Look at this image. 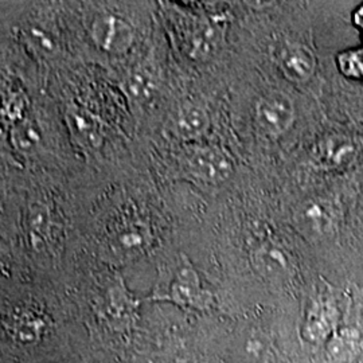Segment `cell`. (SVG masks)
<instances>
[{"instance_id":"cell-1","label":"cell","mask_w":363,"mask_h":363,"mask_svg":"<svg viewBox=\"0 0 363 363\" xmlns=\"http://www.w3.org/2000/svg\"><path fill=\"white\" fill-rule=\"evenodd\" d=\"M85 62L111 70L142 52L159 26L156 0H61Z\"/></svg>"},{"instance_id":"cell-2","label":"cell","mask_w":363,"mask_h":363,"mask_svg":"<svg viewBox=\"0 0 363 363\" xmlns=\"http://www.w3.org/2000/svg\"><path fill=\"white\" fill-rule=\"evenodd\" d=\"M157 18L178 70L190 78L220 77L233 26L232 10H184L169 0L157 3Z\"/></svg>"},{"instance_id":"cell-3","label":"cell","mask_w":363,"mask_h":363,"mask_svg":"<svg viewBox=\"0 0 363 363\" xmlns=\"http://www.w3.org/2000/svg\"><path fill=\"white\" fill-rule=\"evenodd\" d=\"M269 58L279 76L292 85H307L318 70L311 45L294 35H281L269 45Z\"/></svg>"},{"instance_id":"cell-4","label":"cell","mask_w":363,"mask_h":363,"mask_svg":"<svg viewBox=\"0 0 363 363\" xmlns=\"http://www.w3.org/2000/svg\"><path fill=\"white\" fill-rule=\"evenodd\" d=\"M169 135L183 143L202 142L211 130V111L202 94L186 93L178 99L166 118Z\"/></svg>"},{"instance_id":"cell-5","label":"cell","mask_w":363,"mask_h":363,"mask_svg":"<svg viewBox=\"0 0 363 363\" xmlns=\"http://www.w3.org/2000/svg\"><path fill=\"white\" fill-rule=\"evenodd\" d=\"M179 166L190 178L208 184H220L234 172L232 156L214 144H187L179 156Z\"/></svg>"},{"instance_id":"cell-6","label":"cell","mask_w":363,"mask_h":363,"mask_svg":"<svg viewBox=\"0 0 363 363\" xmlns=\"http://www.w3.org/2000/svg\"><path fill=\"white\" fill-rule=\"evenodd\" d=\"M253 116L262 135L269 139H279L292 128L296 120V105L286 91L269 88L259 93Z\"/></svg>"},{"instance_id":"cell-7","label":"cell","mask_w":363,"mask_h":363,"mask_svg":"<svg viewBox=\"0 0 363 363\" xmlns=\"http://www.w3.org/2000/svg\"><path fill=\"white\" fill-rule=\"evenodd\" d=\"M298 228L311 237H320L334 228L335 213L325 201H310L298 208L296 214Z\"/></svg>"},{"instance_id":"cell-8","label":"cell","mask_w":363,"mask_h":363,"mask_svg":"<svg viewBox=\"0 0 363 363\" xmlns=\"http://www.w3.org/2000/svg\"><path fill=\"white\" fill-rule=\"evenodd\" d=\"M255 268L267 279H283L291 271V259L283 247L268 244L256 250L253 256Z\"/></svg>"},{"instance_id":"cell-9","label":"cell","mask_w":363,"mask_h":363,"mask_svg":"<svg viewBox=\"0 0 363 363\" xmlns=\"http://www.w3.org/2000/svg\"><path fill=\"white\" fill-rule=\"evenodd\" d=\"M10 139L18 152L23 155L37 154L43 142V132L38 120L26 117L16 121L10 132Z\"/></svg>"},{"instance_id":"cell-10","label":"cell","mask_w":363,"mask_h":363,"mask_svg":"<svg viewBox=\"0 0 363 363\" xmlns=\"http://www.w3.org/2000/svg\"><path fill=\"white\" fill-rule=\"evenodd\" d=\"M337 67L343 77L352 81H363V46L339 52Z\"/></svg>"},{"instance_id":"cell-11","label":"cell","mask_w":363,"mask_h":363,"mask_svg":"<svg viewBox=\"0 0 363 363\" xmlns=\"http://www.w3.org/2000/svg\"><path fill=\"white\" fill-rule=\"evenodd\" d=\"M233 13H265L280 7L284 0H226Z\"/></svg>"},{"instance_id":"cell-12","label":"cell","mask_w":363,"mask_h":363,"mask_svg":"<svg viewBox=\"0 0 363 363\" xmlns=\"http://www.w3.org/2000/svg\"><path fill=\"white\" fill-rule=\"evenodd\" d=\"M169 3L191 11L203 13H220L230 10L226 0H169Z\"/></svg>"},{"instance_id":"cell-13","label":"cell","mask_w":363,"mask_h":363,"mask_svg":"<svg viewBox=\"0 0 363 363\" xmlns=\"http://www.w3.org/2000/svg\"><path fill=\"white\" fill-rule=\"evenodd\" d=\"M352 23L361 33V38L363 40V3H361L352 13Z\"/></svg>"},{"instance_id":"cell-14","label":"cell","mask_w":363,"mask_h":363,"mask_svg":"<svg viewBox=\"0 0 363 363\" xmlns=\"http://www.w3.org/2000/svg\"><path fill=\"white\" fill-rule=\"evenodd\" d=\"M156 1H157V3H159V1H160V0H156Z\"/></svg>"}]
</instances>
